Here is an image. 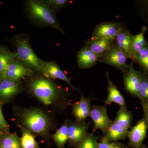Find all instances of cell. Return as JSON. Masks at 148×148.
Returning a JSON list of instances; mask_svg holds the SVG:
<instances>
[{"label": "cell", "instance_id": "1", "mask_svg": "<svg viewBox=\"0 0 148 148\" xmlns=\"http://www.w3.org/2000/svg\"><path fill=\"white\" fill-rule=\"evenodd\" d=\"M36 73L28 79L27 86L30 92L46 106L53 105L60 99L66 100V91L63 87L42 74Z\"/></svg>", "mask_w": 148, "mask_h": 148}, {"label": "cell", "instance_id": "2", "mask_svg": "<svg viewBox=\"0 0 148 148\" xmlns=\"http://www.w3.org/2000/svg\"><path fill=\"white\" fill-rule=\"evenodd\" d=\"M24 9L27 18L36 25L56 29L62 34L64 31L50 9L42 0H27L24 2Z\"/></svg>", "mask_w": 148, "mask_h": 148}, {"label": "cell", "instance_id": "3", "mask_svg": "<svg viewBox=\"0 0 148 148\" xmlns=\"http://www.w3.org/2000/svg\"><path fill=\"white\" fill-rule=\"evenodd\" d=\"M13 44L16 60L36 73L42 74V60L34 52L26 35H15L13 39Z\"/></svg>", "mask_w": 148, "mask_h": 148}, {"label": "cell", "instance_id": "4", "mask_svg": "<svg viewBox=\"0 0 148 148\" xmlns=\"http://www.w3.org/2000/svg\"><path fill=\"white\" fill-rule=\"evenodd\" d=\"M22 121L29 131L37 134L45 133L49 126L48 117L43 112L38 109H31L24 111Z\"/></svg>", "mask_w": 148, "mask_h": 148}, {"label": "cell", "instance_id": "5", "mask_svg": "<svg viewBox=\"0 0 148 148\" xmlns=\"http://www.w3.org/2000/svg\"><path fill=\"white\" fill-rule=\"evenodd\" d=\"M127 58L128 57L126 54L115 45L98 61L112 66L125 73L128 68V65L127 64Z\"/></svg>", "mask_w": 148, "mask_h": 148}, {"label": "cell", "instance_id": "6", "mask_svg": "<svg viewBox=\"0 0 148 148\" xmlns=\"http://www.w3.org/2000/svg\"><path fill=\"white\" fill-rule=\"evenodd\" d=\"M123 27V25L119 22H102L95 27L90 38L92 40L105 39L115 40Z\"/></svg>", "mask_w": 148, "mask_h": 148}, {"label": "cell", "instance_id": "7", "mask_svg": "<svg viewBox=\"0 0 148 148\" xmlns=\"http://www.w3.org/2000/svg\"><path fill=\"white\" fill-rule=\"evenodd\" d=\"M90 117L93 122L94 132L100 130L106 133L112 123L109 117L105 106H92L90 111Z\"/></svg>", "mask_w": 148, "mask_h": 148}, {"label": "cell", "instance_id": "8", "mask_svg": "<svg viewBox=\"0 0 148 148\" xmlns=\"http://www.w3.org/2000/svg\"><path fill=\"white\" fill-rule=\"evenodd\" d=\"M36 73L15 59L9 65L1 78H5L14 81H21L23 79L32 76Z\"/></svg>", "mask_w": 148, "mask_h": 148}, {"label": "cell", "instance_id": "9", "mask_svg": "<svg viewBox=\"0 0 148 148\" xmlns=\"http://www.w3.org/2000/svg\"><path fill=\"white\" fill-rule=\"evenodd\" d=\"M42 74L44 76L51 79H58L64 81L74 90L78 91L71 82L73 78L68 77L56 62L42 61Z\"/></svg>", "mask_w": 148, "mask_h": 148}, {"label": "cell", "instance_id": "10", "mask_svg": "<svg viewBox=\"0 0 148 148\" xmlns=\"http://www.w3.org/2000/svg\"><path fill=\"white\" fill-rule=\"evenodd\" d=\"M125 88L131 95L139 98V90L142 80L140 72L133 68L132 64L128 65L127 71L124 73Z\"/></svg>", "mask_w": 148, "mask_h": 148}, {"label": "cell", "instance_id": "11", "mask_svg": "<svg viewBox=\"0 0 148 148\" xmlns=\"http://www.w3.org/2000/svg\"><path fill=\"white\" fill-rule=\"evenodd\" d=\"M90 122L76 121L69 124V141L71 145L77 147L87 134Z\"/></svg>", "mask_w": 148, "mask_h": 148}, {"label": "cell", "instance_id": "12", "mask_svg": "<svg viewBox=\"0 0 148 148\" xmlns=\"http://www.w3.org/2000/svg\"><path fill=\"white\" fill-rule=\"evenodd\" d=\"M24 89V85L21 81L0 78V100H9L23 91Z\"/></svg>", "mask_w": 148, "mask_h": 148}, {"label": "cell", "instance_id": "13", "mask_svg": "<svg viewBox=\"0 0 148 148\" xmlns=\"http://www.w3.org/2000/svg\"><path fill=\"white\" fill-rule=\"evenodd\" d=\"M148 126L145 119L140 120L137 124L128 131L127 137L129 139L128 147L136 148L143 144L147 135Z\"/></svg>", "mask_w": 148, "mask_h": 148}, {"label": "cell", "instance_id": "14", "mask_svg": "<svg viewBox=\"0 0 148 148\" xmlns=\"http://www.w3.org/2000/svg\"><path fill=\"white\" fill-rule=\"evenodd\" d=\"M114 45L115 40H114L105 39L92 40L90 38L86 42L84 47L96 54L100 59Z\"/></svg>", "mask_w": 148, "mask_h": 148}, {"label": "cell", "instance_id": "15", "mask_svg": "<svg viewBox=\"0 0 148 148\" xmlns=\"http://www.w3.org/2000/svg\"><path fill=\"white\" fill-rule=\"evenodd\" d=\"M92 99L84 97L81 93L79 101L73 105V114L76 121L84 122L88 117H90L91 106L90 102Z\"/></svg>", "mask_w": 148, "mask_h": 148}, {"label": "cell", "instance_id": "16", "mask_svg": "<svg viewBox=\"0 0 148 148\" xmlns=\"http://www.w3.org/2000/svg\"><path fill=\"white\" fill-rule=\"evenodd\" d=\"M99 59L98 56L85 47L77 53V64L80 69H90L97 64Z\"/></svg>", "mask_w": 148, "mask_h": 148}, {"label": "cell", "instance_id": "17", "mask_svg": "<svg viewBox=\"0 0 148 148\" xmlns=\"http://www.w3.org/2000/svg\"><path fill=\"white\" fill-rule=\"evenodd\" d=\"M106 77L108 82V98L104 101L106 106L114 103L121 107H125V101L123 95L121 93L116 86L110 80L109 78L108 73L106 74Z\"/></svg>", "mask_w": 148, "mask_h": 148}, {"label": "cell", "instance_id": "18", "mask_svg": "<svg viewBox=\"0 0 148 148\" xmlns=\"http://www.w3.org/2000/svg\"><path fill=\"white\" fill-rule=\"evenodd\" d=\"M132 35L128 29L123 27L115 40V45L130 58V48Z\"/></svg>", "mask_w": 148, "mask_h": 148}, {"label": "cell", "instance_id": "19", "mask_svg": "<svg viewBox=\"0 0 148 148\" xmlns=\"http://www.w3.org/2000/svg\"><path fill=\"white\" fill-rule=\"evenodd\" d=\"M128 131V130L120 127L113 121L103 138L111 142L124 140L127 137Z\"/></svg>", "mask_w": 148, "mask_h": 148}, {"label": "cell", "instance_id": "20", "mask_svg": "<svg viewBox=\"0 0 148 148\" xmlns=\"http://www.w3.org/2000/svg\"><path fill=\"white\" fill-rule=\"evenodd\" d=\"M147 30V27H143L139 34L135 36L132 35L130 45V58L133 60L137 53L147 45V42L145 38V32Z\"/></svg>", "mask_w": 148, "mask_h": 148}, {"label": "cell", "instance_id": "21", "mask_svg": "<svg viewBox=\"0 0 148 148\" xmlns=\"http://www.w3.org/2000/svg\"><path fill=\"white\" fill-rule=\"evenodd\" d=\"M16 59L14 52L5 46L0 45V78L3 76L10 64Z\"/></svg>", "mask_w": 148, "mask_h": 148}, {"label": "cell", "instance_id": "22", "mask_svg": "<svg viewBox=\"0 0 148 148\" xmlns=\"http://www.w3.org/2000/svg\"><path fill=\"white\" fill-rule=\"evenodd\" d=\"M132 119V114L125 107H121L114 122L120 127L128 130L130 127Z\"/></svg>", "mask_w": 148, "mask_h": 148}, {"label": "cell", "instance_id": "23", "mask_svg": "<svg viewBox=\"0 0 148 148\" xmlns=\"http://www.w3.org/2000/svg\"><path fill=\"white\" fill-rule=\"evenodd\" d=\"M69 124L68 121H65L53 136V140L58 148H64L65 144L69 141Z\"/></svg>", "mask_w": 148, "mask_h": 148}, {"label": "cell", "instance_id": "24", "mask_svg": "<svg viewBox=\"0 0 148 148\" xmlns=\"http://www.w3.org/2000/svg\"><path fill=\"white\" fill-rule=\"evenodd\" d=\"M22 136L20 140L21 148H39L35 137L30 131L24 129L22 130Z\"/></svg>", "mask_w": 148, "mask_h": 148}, {"label": "cell", "instance_id": "25", "mask_svg": "<svg viewBox=\"0 0 148 148\" xmlns=\"http://www.w3.org/2000/svg\"><path fill=\"white\" fill-rule=\"evenodd\" d=\"M43 2L55 14L72 2L69 0H42Z\"/></svg>", "mask_w": 148, "mask_h": 148}, {"label": "cell", "instance_id": "26", "mask_svg": "<svg viewBox=\"0 0 148 148\" xmlns=\"http://www.w3.org/2000/svg\"><path fill=\"white\" fill-rule=\"evenodd\" d=\"M134 60L138 61L140 66L143 67L146 73L148 75V47H143L137 53Z\"/></svg>", "mask_w": 148, "mask_h": 148}, {"label": "cell", "instance_id": "27", "mask_svg": "<svg viewBox=\"0 0 148 148\" xmlns=\"http://www.w3.org/2000/svg\"><path fill=\"white\" fill-rule=\"evenodd\" d=\"M142 80L139 90V98L142 103L148 102V77L146 74H142Z\"/></svg>", "mask_w": 148, "mask_h": 148}, {"label": "cell", "instance_id": "28", "mask_svg": "<svg viewBox=\"0 0 148 148\" xmlns=\"http://www.w3.org/2000/svg\"><path fill=\"white\" fill-rule=\"evenodd\" d=\"M98 138L93 133H88L77 148H97Z\"/></svg>", "mask_w": 148, "mask_h": 148}, {"label": "cell", "instance_id": "29", "mask_svg": "<svg viewBox=\"0 0 148 148\" xmlns=\"http://www.w3.org/2000/svg\"><path fill=\"white\" fill-rule=\"evenodd\" d=\"M1 146H10L14 148H21L20 141L16 135L11 134L6 136L1 140Z\"/></svg>", "mask_w": 148, "mask_h": 148}, {"label": "cell", "instance_id": "30", "mask_svg": "<svg viewBox=\"0 0 148 148\" xmlns=\"http://www.w3.org/2000/svg\"><path fill=\"white\" fill-rule=\"evenodd\" d=\"M128 146L118 142H109L105 138H103L98 143L97 148H128Z\"/></svg>", "mask_w": 148, "mask_h": 148}, {"label": "cell", "instance_id": "31", "mask_svg": "<svg viewBox=\"0 0 148 148\" xmlns=\"http://www.w3.org/2000/svg\"><path fill=\"white\" fill-rule=\"evenodd\" d=\"M0 130L4 131H9L8 126L3 116L2 109L1 104H0Z\"/></svg>", "mask_w": 148, "mask_h": 148}, {"label": "cell", "instance_id": "32", "mask_svg": "<svg viewBox=\"0 0 148 148\" xmlns=\"http://www.w3.org/2000/svg\"><path fill=\"white\" fill-rule=\"evenodd\" d=\"M143 111H144V115H145L144 119L145 120L148 127V111L143 110Z\"/></svg>", "mask_w": 148, "mask_h": 148}, {"label": "cell", "instance_id": "33", "mask_svg": "<svg viewBox=\"0 0 148 148\" xmlns=\"http://www.w3.org/2000/svg\"><path fill=\"white\" fill-rule=\"evenodd\" d=\"M142 106L143 110L148 111V102L147 103H142Z\"/></svg>", "mask_w": 148, "mask_h": 148}, {"label": "cell", "instance_id": "34", "mask_svg": "<svg viewBox=\"0 0 148 148\" xmlns=\"http://www.w3.org/2000/svg\"><path fill=\"white\" fill-rule=\"evenodd\" d=\"M0 148H14L10 146H0Z\"/></svg>", "mask_w": 148, "mask_h": 148}, {"label": "cell", "instance_id": "35", "mask_svg": "<svg viewBox=\"0 0 148 148\" xmlns=\"http://www.w3.org/2000/svg\"><path fill=\"white\" fill-rule=\"evenodd\" d=\"M136 148H147V147L145 146L143 144H142L141 145L139 146V147H138Z\"/></svg>", "mask_w": 148, "mask_h": 148}, {"label": "cell", "instance_id": "36", "mask_svg": "<svg viewBox=\"0 0 148 148\" xmlns=\"http://www.w3.org/2000/svg\"><path fill=\"white\" fill-rule=\"evenodd\" d=\"M1 138H0V145H1Z\"/></svg>", "mask_w": 148, "mask_h": 148}, {"label": "cell", "instance_id": "37", "mask_svg": "<svg viewBox=\"0 0 148 148\" xmlns=\"http://www.w3.org/2000/svg\"><path fill=\"white\" fill-rule=\"evenodd\" d=\"M147 47H148V42L147 44Z\"/></svg>", "mask_w": 148, "mask_h": 148}]
</instances>
